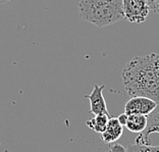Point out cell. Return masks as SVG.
<instances>
[{
  "mask_svg": "<svg viewBox=\"0 0 159 152\" xmlns=\"http://www.w3.org/2000/svg\"><path fill=\"white\" fill-rule=\"evenodd\" d=\"M125 89L131 96H145L159 102V54L135 56L121 71Z\"/></svg>",
  "mask_w": 159,
  "mask_h": 152,
  "instance_id": "1",
  "label": "cell"
},
{
  "mask_svg": "<svg viewBox=\"0 0 159 152\" xmlns=\"http://www.w3.org/2000/svg\"><path fill=\"white\" fill-rule=\"evenodd\" d=\"M79 13L84 21L99 28L125 19L122 0H79Z\"/></svg>",
  "mask_w": 159,
  "mask_h": 152,
  "instance_id": "2",
  "label": "cell"
},
{
  "mask_svg": "<svg viewBox=\"0 0 159 152\" xmlns=\"http://www.w3.org/2000/svg\"><path fill=\"white\" fill-rule=\"evenodd\" d=\"M124 16L129 23L142 24L150 12L148 0H122Z\"/></svg>",
  "mask_w": 159,
  "mask_h": 152,
  "instance_id": "3",
  "label": "cell"
},
{
  "mask_svg": "<svg viewBox=\"0 0 159 152\" xmlns=\"http://www.w3.org/2000/svg\"><path fill=\"white\" fill-rule=\"evenodd\" d=\"M158 103L153 99L145 96H133L128 100L125 106V113L128 115L143 114L149 115L156 108Z\"/></svg>",
  "mask_w": 159,
  "mask_h": 152,
  "instance_id": "4",
  "label": "cell"
},
{
  "mask_svg": "<svg viewBox=\"0 0 159 152\" xmlns=\"http://www.w3.org/2000/svg\"><path fill=\"white\" fill-rule=\"evenodd\" d=\"M105 88L104 85H94V89L91 94L89 95H85L87 99L90 101V111L95 114H109L108 113V109L106 106L105 99L103 96V90Z\"/></svg>",
  "mask_w": 159,
  "mask_h": 152,
  "instance_id": "5",
  "label": "cell"
},
{
  "mask_svg": "<svg viewBox=\"0 0 159 152\" xmlns=\"http://www.w3.org/2000/svg\"><path fill=\"white\" fill-rule=\"evenodd\" d=\"M153 133L159 134V104L156 108L148 115V122L146 129L136 138V144L144 145V144H150L149 136Z\"/></svg>",
  "mask_w": 159,
  "mask_h": 152,
  "instance_id": "6",
  "label": "cell"
},
{
  "mask_svg": "<svg viewBox=\"0 0 159 152\" xmlns=\"http://www.w3.org/2000/svg\"><path fill=\"white\" fill-rule=\"evenodd\" d=\"M124 133V126L119 124L117 117H110L105 131L101 133V139L107 144H112L121 137Z\"/></svg>",
  "mask_w": 159,
  "mask_h": 152,
  "instance_id": "7",
  "label": "cell"
},
{
  "mask_svg": "<svg viewBox=\"0 0 159 152\" xmlns=\"http://www.w3.org/2000/svg\"><path fill=\"white\" fill-rule=\"evenodd\" d=\"M148 122V117L143 114H131L129 115L126 122V129L133 133L140 134L146 129Z\"/></svg>",
  "mask_w": 159,
  "mask_h": 152,
  "instance_id": "8",
  "label": "cell"
},
{
  "mask_svg": "<svg viewBox=\"0 0 159 152\" xmlns=\"http://www.w3.org/2000/svg\"><path fill=\"white\" fill-rule=\"evenodd\" d=\"M109 118V114H98L95 115L94 118H91L90 121H88L86 124L94 132L101 134L105 131Z\"/></svg>",
  "mask_w": 159,
  "mask_h": 152,
  "instance_id": "9",
  "label": "cell"
},
{
  "mask_svg": "<svg viewBox=\"0 0 159 152\" xmlns=\"http://www.w3.org/2000/svg\"><path fill=\"white\" fill-rule=\"evenodd\" d=\"M126 152H159V146H154L151 144H134L126 147Z\"/></svg>",
  "mask_w": 159,
  "mask_h": 152,
  "instance_id": "10",
  "label": "cell"
},
{
  "mask_svg": "<svg viewBox=\"0 0 159 152\" xmlns=\"http://www.w3.org/2000/svg\"><path fill=\"white\" fill-rule=\"evenodd\" d=\"M148 4L150 7V12L159 14V0H148Z\"/></svg>",
  "mask_w": 159,
  "mask_h": 152,
  "instance_id": "11",
  "label": "cell"
},
{
  "mask_svg": "<svg viewBox=\"0 0 159 152\" xmlns=\"http://www.w3.org/2000/svg\"><path fill=\"white\" fill-rule=\"evenodd\" d=\"M110 152H126V147H124L120 144H113L110 145Z\"/></svg>",
  "mask_w": 159,
  "mask_h": 152,
  "instance_id": "12",
  "label": "cell"
},
{
  "mask_svg": "<svg viewBox=\"0 0 159 152\" xmlns=\"http://www.w3.org/2000/svg\"><path fill=\"white\" fill-rule=\"evenodd\" d=\"M128 117H129V115L126 114L125 113H121V114H119L118 117H117V119H118L119 124H120L121 126L125 127V125H126V122H128Z\"/></svg>",
  "mask_w": 159,
  "mask_h": 152,
  "instance_id": "13",
  "label": "cell"
},
{
  "mask_svg": "<svg viewBox=\"0 0 159 152\" xmlns=\"http://www.w3.org/2000/svg\"><path fill=\"white\" fill-rule=\"evenodd\" d=\"M8 1H12V0H0V3H4V2H8Z\"/></svg>",
  "mask_w": 159,
  "mask_h": 152,
  "instance_id": "14",
  "label": "cell"
},
{
  "mask_svg": "<svg viewBox=\"0 0 159 152\" xmlns=\"http://www.w3.org/2000/svg\"><path fill=\"white\" fill-rule=\"evenodd\" d=\"M107 152H110V151H107Z\"/></svg>",
  "mask_w": 159,
  "mask_h": 152,
  "instance_id": "15",
  "label": "cell"
},
{
  "mask_svg": "<svg viewBox=\"0 0 159 152\" xmlns=\"http://www.w3.org/2000/svg\"><path fill=\"white\" fill-rule=\"evenodd\" d=\"M158 104H159V102H158Z\"/></svg>",
  "mask_w": 159,
  "mask_h": 152,
  "instance_id": "16",
  "label": "cell"
}]
</instances>
